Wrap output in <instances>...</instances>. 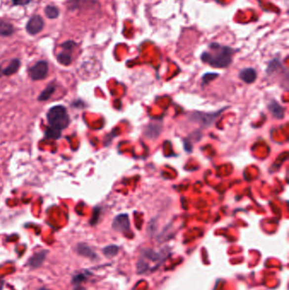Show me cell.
I'll use <instances>...</instances> for the list:
<instances>
[{
	"mask_svg": "<svg viewBox=\"0 0 289 290\" xmlns=\"http://www.w3.org/2000/svg\"><path fill=\"white\" fill-rule=\"evenodd\" d=\"M32 1L33 0H12V4L14 6H26Z\"/></svg>",
	"mask_w": 289,
	"mask_h": 290,
	"instance_id": "cell-19",
	"label": "cell"
},
{
	"mask_svg": "<svg viewBox=\"0 0 289 290\" xmlns=\"http://www.w3.org/2000/svg\"><path fill=\"white\" fill-rule=\"evenodd\" d=\"M269 110L271 111V114L273 115V117H276L277 119H282L284 117V113H285V110L283 106H281L277 102L272 101L269 104Z\"/></svg>",
	"mask_w": 289,
	"mask_h": 290,
	"instance_id": "cell-9",
	"label": "cell"
},
{
	"mask_svg": "<svg viewBox=\"0 0 289 290\" xmlns=\"http://www.w3.org/2000/svg\"><path fill=\"white\" fill-rule=\"evenodd\" d=\"M76 46H77V43H76L74 41H72V40H68V41H66V42H63L62 44H61V48H62L64 50L72 52L73 49L76 48Z\"/></svg>",
	"mask_w": 289,
	"mask_h": 290,
	"instance_id": "cell-18",
	"label": "cell"
},
{
	"mask_svg": "<svg viewBox=\"0 0 289 290\" xmlns=\"http://www.w3.org/2000/svg\"><path fill=\"white\" fill-rule=\"evenodd\" d=\"M47 118L50 126L58 130L66 128L70 124V117L66 108L62 105H57L51 108L47 114Z\"/></svg>",
	"mask_w": 289,
	"mask_h": 290,
	"instance_id": "cell-2",
	"label": "cell"
},
{
	"mask_svg": "<svg viewBox=\"0 0 289 290\" xmlns=\"http://www.w3.org/2000/svg\"><path fill=\"white\" fill-rule=\"evenodd\" d=\"M48 72V63L44 60H40V61H38L34 66L31 67L28 71V73L33 80L39 81V80L44 79L47 77Z\"/></svg>",
	"mask_w": 289,
	"mask_h": 290,
	"instance_id": "cell-3",
	"label": "cell"
},
{
	"mask_svg": "<svg viewBox=\"0 0 289 290\" xmlns=\"http://www.w3.org/2000/svg\"><path fill=\"white\" fill-rule=\"evenodd\" d=\"M67 8L70 10H75L80 8L82 5V0H66Z\"/></svg>",
	"mask_w": 289,
	"mask_h": 290,
	"instance_id": "cell-17",
	"label": "cell"
},
{
	"mask_svg": "<svg viewBox=\"0 0 289 290\" xmlns=\"http://www.w3.org/2000/svg\"><path fill=\"white\" fill-rule=\"evenodd\" d=\"M57 60L63 66H69L72 62V52L64 50L57 55Z\"/></svg>",
	"mask_w": 289,
	"mask_h": 290,
	"instance_id": "cell-12",
	"label": "cell"
},
{
	"mask_svg": "<svg viewBox=\"0 0 289 290\" xmlns=\"http://www.w3.org/2000/svg\"><path fill=\"white\" fill-rule=\"evenodd\" d=\"M44 13L48 19H57L60 15V9L54 5H47L45 7Z\"/></svg>",
	"mask_w": 289,
	"mask_h": 290,
	"instance_id": "cell-13",
	"label": "cell"
},
{
	"mask_svg": "<svg viewBox=\"0 0 289 290\" xmlns=\"http://www.w3.org/2000/svg\"><path fill=\"white\" fill-rule=\"evenodd\" d=\"M48 252L46 250H41V251L38 252L35 254H33V256L30 258V260L28 261V265L33 267V268H38L39 266H41L45 260L46 255H47Z\"/></svg>",
	"mask_w": 289,
	"mask_h": 290,
	"instance_id": "cell-6",
	"label": "cell"
},
{
	"mask_svg": "<svg viewBox=\"0 0 289 290\" xmlns=\"http://www.w3.org/2000/svg\"><path fill=\"white\" fill-rule=\"evenodd\" d=\"M84 278H85V277H84L83 275H78L77 276V277H75V284H77V285H78V284H80V283H82V282L83 281Z\"/></svg>",
	"mask_w": 289,
	"mask_h": 290,
	"instance_id": "cell-20",
	"label": "cell"
},
{
	"mask_svg": "<svg viewBox=\"0 0 289 290\" xmlns=\"http://www.w3.org/2000/svg\"><path fill=\"white\" fill-rule=\"evenodd\" d=\"M15 33V27L8 21H0V36L9 37Z\"/></svg>",
	"mask_w": 289,
	"mask_h": 290,
	"instance_id": "cell-10",
	"label": "cell"
},
{
	"mask_svg": "<svg viewBox=\"0 0 289 290\" xmlns=\"http://www.w3.org/2000/svg\"><path fill=\"white\" fill-rule=\"evenodd\" d=\"M45 135H46L47 138L58 139L60 137V130L54 128L53 126H49V127L46 129Z\"/></svg>",
	"mask_w": 289,
	"mask_h": 290,
	"instance_id": "cell-15",
	"label": "cell"
},
{
	"mask_svg": "<svg viewBox=\"0 0 289 290\" xmlns=\"http://www.w3.org/2000/svg\"><path fill=\"white\" fill-rule=\"evenodd\" d=\"M76 250L80 255H83L84 257L90 258V259H96L97 254L92 251V249L90 248L89 246H86L84 244H79L77 246Z\"/></svg>",
	"mask_w": 289,
	"mask_h": 290,
	"instance_id": "cell-8",
	"label": "cell"
},
{
	"mask_svg": "<svg viewBox=\"0 0 289 290\" xmlns=\"http://www.w3.org/2000/svg\"><path fill=\"white\" fill-rule=\"evenodd\" d=\"M112 227L115 230L119 231V232H125L129 230L130 222H129L128 215L126 214L117 215L114 220Z\"/></svg>",
	"mask_w": 289,
	"mask_h": 290,
	"instance_id": "cell-5",
	"label": "cell"
},
{
	"mask_svg": "<svg viewBox=\"0 0 289 290\" xmlns=\"http://www.w3.org/2000/svg\"><path fill=\"white\" fill-rule=\"evenodd\" d=\"M54 91H55V87H54V85H49L39 95V100H40V101L48 100V99H50L51 96L53 95Z\"/></svg>",
	"mask_w": 289,
	"mask_h": 290,
	"instance_id": "cell-14",
	"label": "cell"
},
{
	"mask_svg": "<svg viewBox=\"0 0 289 290\" xmlns=\"http://www.w3.org/2000/svg\"><path fill=\"white\" fill-rule=\"evenodd\" d=\"M234 49L227 46L212 42L209 49L205 51L201 55V60L215 68H226L232 63Z\"/></svg>",
	"mask_w": 289,
	"mask_h": 290,
	"instance_id": "cell-1",
	"label": "cell"
},
{
	"mask_svg": "<svg viewBox=\"0 0 289 290\" xmlns=\"http://www.w3.org/2000/svg\"><path fill=\"white\" fill-rule=\"evenodd\" d=\"M43 27H44L43 19L40 15H34L29 19V21H27L26 30L31 36H35L43 29Z\"/></svg>",
	"mask_w": 289,
	"mask_h": 290,
	"instance_id": "cell-4",
	"label": "cell"
},
{
	"mask_svg": "<svg viewBox=\"0 0 289 290\" xmlns=\"http://www.w3.org/2000/svg\"><path fill=\"white\" fill-rule=\"evenodd\" d=\"M21 66V61L18 59H14L10 61L9 66L5 69L3 70V75L11 76L15 74L18 71Z\"/></svg>",
	"mask_w": 289,
	"mask_h": 290,
	"instance_id": "cell-11",
	"label": "cell"
},
{
	"mask_svg": "<svg viewBox=\"0 0 289 290\" xmlns=\"http://www.w3.org/2000/svg\"><path fill=\"white\" fill-rule=\"evenodd\" d=\"M1 76H3V70H2L1 66H0V77H1Z\"/></svg>",
	"mask_w": 289,
	"mask_h": 290,
	"instance_id": "cell-21",
	"label": "cell"
},
{
	"mask_svg": "<svg viewBox=\"0 0 289 290\" xmlns=\"http://www.w3.org/2000/svg\"><path fill=\"white\" fill-rule=\"evenodd\" d=\"M239 78L246 83H252L256 79L257 73L255 70L253 68H246V69L242 70L240 72Z\"/></svg>",
	"mask_w": 289,
	"mask_h": 290,
	"instance_id": "cell-7",
	"label": "cell"
},
{
	"mask_svg": "<svg viewBox=\"0 0 289 290\" xmlns=\"http://www.w3.org/2000/svg\"><path fill=\"white\" fill-rule=\"evenodd\" d=\"M103 253L107 257H113L118 253V247L115 246H107L103 249Z\"/></svg>",
	"mask_w": 289,
	"mask_h": 290,
	"instance_id": "cell-16",
	"label": "cell"
},
{
	"mask_svg": "<svg viewBox=\"0 0 289 290\" xmlns=\"http://www.w3.org/2000/svg\"><path fill=\"white\" fill-rule=\"evenodd\" d=\"M2 289H3V283L0 282V290H2Z\"/></svg>",
	"mask_w": 289,
	"mask_h": 290,
	"instance_id": "cell-22",
	"label": "cell"
}]
</instances>
